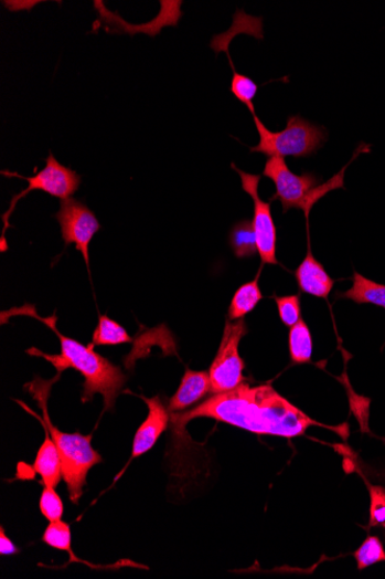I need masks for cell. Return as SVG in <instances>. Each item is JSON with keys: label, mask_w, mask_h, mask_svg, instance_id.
Listing matches in <instances>:
<instances>
[{"label": "cell", "mask_w": 385, "mask_h": 579, "mask_svg": "<svg viewBox=\"0 0 385 579\" xmlns=\"http://www.w3.org/2000/svg\"><path fill=\"white\" fill-rule=\"evenodd\" d=\"M197 418H211L259 435L287 439L301 436L312 425L324 427L344 435L346 425L329 427L307 417L271 386L243 383L233 391L218 393L185 413H172L177 430ZM345 436V435H344Z\"/></svg>", "instance_id": "cell-1"}, {"label": "cell", "mask_w": 385, "mask_h": 579, "mask_svg": "<svg viewBox=\"0 0 385 579\" xmlns=\"http://www.w3.org/2000/svg\"><path fill=\"white\" fill-rule=\"evenodd\" d=\"M17 315L30 316L42 322L61 340V356L44 355L43 351L36 348L29 349V355L43 358L53 364L60 375L68 368L78 370L85 377L83 401H89L94 394L99 393L105 398V410L108 411L114 408L116 398L126 382V376L119 367L97 355L94 350V345L85 346L62 335L57 329V317L55 315L41 317L34 306L25 305L9 313H3L2 316L4 320L7 317L10 318Z\"/></svg>", "instance_id": "cell-2"}, {"label": "cell", "mask_w": 385, "mask_h": 579, "mask_svg": "<svg viewBox=\"0 0 385 579\" xmlns=\"http://www.w3.org/2000/svg\"><path fill=\"white\" fill-rule=\"evenodd\" d=\"M54 382L46 388V382L40 381L32 385V393L39 400L40 408L43 410V425L49 432L51 439L57 445L62 460L63 480L67 485L69 498L75 505L84 493L88 472L98 463L101 457L92 445V436H85L79 433H63L51 423L47 414V396Z\"/></svg>", "instance_id": "cell-3"}, {"label": "cell", "mask_w": 385, "mask_h": 579, "mask_svg": "<svg viewBox=\"0 0 385 579\" xmlns=\"http://www.w3.org/2000/svg\"><path fill=\"white\" fill-rule=\"evenodd\" d=\"M256 130L260 136L258 145L250 147V154H261L270 157L310 158L318 154L328 140V131L299 115L287 119L284 131H270L258 115H252Z\"/></svg>", "instance_id": "cell-4"}, {"label": "cell", "mask_w": 385, "mask_h": 579, "mask_svg": "<svg viewBox=\"0 0 385 579\" xmlns=\"http://www.w3.org/2000/svg\"><path fill=\"white\" fill-rule=\"evenodd\" d=\"M346 167L329 183L320 188V179L316 173L296 175L288 167L285 158L270 157L264 170L266 178L270 179L276 187V192L270 201L279 200L284 206L285 213L296 209L302 210L306 215H310L312 207L320 197L333 189H344L343 180Z\"/></svg>", "instance_id": "cell-5"}, {"label": "cell", "mask_w": 385, "mask_h": 579, "mask_svg": "<svg viewBox=\"0 0 385 579\" xmlns=\"http://www.w3.org/2000/svg\"><path fill=\"white\" fill-rule=\"evenodd\" d=\"M45 167L33 178H25L18 172L2 170V175L8 178H17L29 183V188L15 194L10 203V209L3 214L4 231L10 227V218L19 203V200L30 194L32 191H43L50 196L57 197L61 200L71 198L78 191L82 185L81 175L71 168L60 164L53 154H50L45 160Z\"/></svg>", "instance_id": "cell-6"}, {"label": "cell", "mask_w": 385, "mask_h": 579, "mask_svg": "<svg viewBox=\"0 0 385 579\" xmlns=\"http://www.w3.org/2000/svg\"><path fill=\"white\" fill-rule=\"evenodd\" d=\"M244 319L235 323L227 319L216 359L211 368L212 392L215 394L233 391L245 381V364L239 356L240 340L246 336Z\"/></svg>", "instance_id": "cell-7"}, {"label": "cell", "mask_w": 385, "mask_h": 579, "mask_svg": "<svg viewBox=\"0 0 385 579\" xmlns=\"http://www.w3.org/2000/svg\"><path fill=\"white\" fill-rule=\"evenodd\" d=\"M242 179L243 190L248 193L254 203L253 227L258 244V253L266 265H277V229L271 214L270 201H265L259 194L261 175H252L233 165Z\"/></svg>", "instance_id": "cell-8"}, {"label": "cell", "mask_w": 385, "mask_h": 579, "mask_svg": "<svg viewBox=\"0 0 385 579\" xmlns=\"http://www.w3.org/2000/svg\"><path fill=\"white\" fill-rule=\"evenodd\" d=\"M60 222L65 245L75 244L89 267V245L101 227L95 213L74 198L61 200V210L55 214Z\"/></svg>", "instance_id": "cell-9"}, {"label": "cell", "mask_w": 385, "mask_h": 579, "mask_svg": "<svg viewBox=\"0 0 385 579\" xmlns=\"http://www.w3.org/2000/svg\"><path fill=\"white\" fill-rule=\"evenodd\" d=\"M148 409V417L139 428L135 442L132 459H138L157 444L160 436L165 432L169 423V413L160 397L146 398L140 396Z\"/></svg>", "instance_id": "cell-10"}, {"label": "cell", "mask_w": 385, "mask_h": 579, "mask_svg": "<svg viewBox=\"0 0 385 579\" xmlns=\"http://www.w3.org/2000/svg\"><path fill=\"white\" fill-rule=\"evenodd\" d=\"M301 292L321 298H328L335 281L327 273L323 265L314 257L308 236L307 255L295 272Z\"/></svg>", "instance_id": "cell-11"}, {"label": "cell", "mask_w": 385, "mask_h": 579, "mask_svg": "<svg viewBox=\"0 0 385 579\" xmlns=\"http://www.w3.org/2000/svg\"><path fill=\"white\" fill-rule=\"evenodd\" d=\"M210 392H212L211 375L188 369L181 387L170 399L169 411L171 413L185 411Z\"/></svg>", "instance_id": "cell-12"}, {"label": "cell", "mask_w": 385, "mask_h": 579, "mask_svg": "<svg viewBox=\"0 0 385 579\" xmlns=\"http://www.w3.org/2000/svg\"><path fill=\"white\" fill-rule=\"evenodd\" d=\"M34 463V470L42 477L45 487L56 488L62 480V460L56 443L47 431Z\"/></svg>", "instance_id": "cell-13"}, {"label": "cell", "mask_w": 385, "mask_h": 579, "mask_svg": "<svg viewBox=\"0 0 385 579\" xmlns=\"http://www.w3.org/2000/svg\"><path fill=\"white\" fill-rule=\"evenodd\" d=\"M353 286L343 293H338V298L355 302L357 305H374L385 309V285L365 278L361 273L354 272Z\"/></svg>", "instance_id": "cell-14"}, {"label": "cell", "mask_w": 385, "mask_h": 579, "mask_svg": "<svg viewBox=\"0 0 385 579\" xmlns=\"http://www.w3.org/2000/svg\"><path fill=\"white\" fill-rule=\"evenodd\" d=\"M264 298L259 286V278L243 285L235 294L228 308V319H243L247 314L254 310Z\"/></svg>", "instance_id": "cell-15"}, {"label": "cell", "mask_w": 385, "mask_h": 579, "mask_svg": "<svg viewBox=\"0 0 385 579\" xmlns=\"http://www.w3.org/2000/svg\"><path fill=\"white\" fill-rule=\"evenodd\" d=\"M228 242L237 259H250L259 254L253 222L249 220H242L233 227Z\"/></svg>", "instance_id": "cell-16"}, {"label": "cell", "mask_w": 385, "mask_h": 579, "mask_svg": "<svg viewBox=\"0 0 385 579\" xmlns=\"http://www.w3.org/2000/svg\"><path fill=\"white\" fill-rule=\"evenodd\" d=\"M289 348L291 360L296 365L311 362L313 355V339L310 327H308L302 319L291 327Z\"/></svg>", "instance_id": "cell-17"}, {"label": "cell", "mask_w": 385, "mask_h": 579, "mask_svg": "<svg viewBox=\"0 0 385 579\" xmlns=\"http://www.w3.org/2000/svg\"><path fill=\"white\" fill-rule=\"evenodd\" d=\"M132 338L124 327L106 315H100L93 336L94 346H116L131 343Z\"/></svg>", "instance_id": "cell-18"}, {"label": "cell", "mask_w": 385, "mask_h": 579, "mask_svg": "<svg viewBox=\"0 0 385 579\" xmlns=\"http://www.w3.org/2000/svg\"><path fill=\"white\" fill-rule=\"evenodd\" d=\"M43 541L50 547L67 551L71 557V562H82V560L73 554L71 527L67 523L62 520L50 522L43 535Z\"/></svg>", "instance_id": "cell-19"}, {"label": "cell", "mask_w": 385, "mask_h": 579, "mask_svg": "<svg viewBox=\"0 0 385 579\" xmlns=\"http://www.w3.org/2000/svg\"><path fill=\"white\" fill-rule=\"evenodd\" d=\"M228 61L231 66H233L234 72L233 81H231V93H233L235 97L248 108L252 115H254L256 113L253 99L255 98L256 94H258L259 86L256 85L249 77H247V75L237 72L234 63L231 62L229 55Z\"/></svg>", "instance_id": "cell-20"}, {"label": "cell", "mask_w": 385, "mask_h": 579, "mask_svg": "<svg viewBox=\"0 0 385 579\" xmlns=\"http://www.w3.org/2000/svg\"><path fill=\"white\" fill-rule=\"evenodd\" d=\"M359 570H364L373 565L385 561V550L377 537H368L354 554Z\"/></svg>", "instance_id": "cell-21"}, {"label": "cell", "mask_w": 385, "mask_h": 579, "mask_svg": "<svg viewBox=\"0 0 385 579\" xmlns=\"http://www.w3.org/2000/svg\"><path fill=\"white\" fill-rule=\"evenodd\" d=\"M280 320L288 327H292L301 319V306L299 295L275 296Z\"/></svg>", "instance_id": "cell-22"}, {"label": "cell", "mask_w": 385, "mask_h": 579, "mask_svg": "<svg viewBox=\"0 0 385 579\" xmlns=\"http://www.w3.org/2000/svg\"><path fill=\"white\" fill-rule=\"evenodd\" d=\"M42 515L49 522L62 520L64 515V505L55 488L45 487L40 499Z\"/></svg>", "instance_id": "cell-23"}, {"label": "cell", "mask_w": 385, "mask_h": 579, "mask_svg": "<svg viewBox=\"0 0 385 579\" xmlns=\"http://www.w3.org/2000/svg\"><path fill=\"white\" fill-rule=\"evenodd\" d=\"M371 494L370 526L385 527V488L367 483Z\"/></svg>", "instance_id": "cell-24"}, {"label": "cell", "mask_w": 385, "mask_h": 579, "mask_svg": "<svg viewBox=\"0 0 385 579\" xmlns=\"http://www.w3.org/2000/svg\"><path fill=\"white\" fill-rule=\"evenodd\" d=\"M17 551V547L7 537L4 528H0V552H2V556H12V554H15Z\"/></svg>", "instance_id": "cell-25"}]
</instances>
